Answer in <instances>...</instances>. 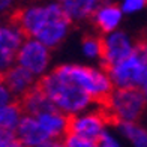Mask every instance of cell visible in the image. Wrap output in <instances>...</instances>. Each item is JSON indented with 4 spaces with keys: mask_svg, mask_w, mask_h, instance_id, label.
Masks as SVG:
<instances>
[{
    "mask_svg": "<svg viewBox=\"0 0 147 147\" xmlns=\"http://www.w3.org/2000/svg\"><path fill=\"white\" fill-rule=\"evenodd\" d=\"M12 21L21 29L24 36L35 38L48 48H56L68 36L72 20L60 3H48L18 11Z\"/></svg>",
    "mask_w": 147,
    "mask_h": 147,
    "instance_id": "cell-1",
    "label": "cell"
},
{
    "mask_svg": "<svg viewBox=\"0 0 147 147\" xmlns=\"http://www.w3.org/2000/svg\"><path fill=\"white\" fill-rule=\"evenodd\" d=\"M38 86L45 92L56 108L68 116L86 111L93 102L89 93L59 68L42 75Z\"/></svg>",
    "mask_w": 147,
    "mask_h": 147,
    "instance_id": "cell-2",
    "label": "cell"
},
{
    "mask_svg": "<svg viewBox=\"0 0 147 147\" xmlns=\"http://www.w3.org/2000/svg\"><path fill=\"white\" fill-rule=\"evenodd\" d=\"M147 99L138 87H114L104 104L99 105L108 123L137 122L146 110Z\"/></svg>",
    "mask_w": 147,
    "mask_h": 147,
    "instance_id": "cell-3",
    "label": "cell"
},
{
    "mask_svg": "<svg viewBox=\"0 0 147 147\" xmlns=\"http://www.w3.org/2000/svg\"><path fill=\"white\" fill-rule=\"evenodd\" d=\"M57 68L81 86L90 95L92 101L98 105L104 104L114 89V84L107 71L83 65H60Z\"/></svg>",
    "mask_w": 147,
    "mask_h": 147,
    "instance_id": "cell-4",
    "label": "cell"
},
{
    "mask_svg": "<svg viewBox=\"0 0 147 147\" xmlns=\"http://www.w3.org/2000/svg\"><path fill=\"white\" fill-rule=\"evenodd\" d=\"M147 66V39L138 41L128 57L114 63L107 72L114 87H138L141 75Z\"/></svg>",
    "mask_w": 147,
    "mask_h": 147,
    "instance_id": "cell-5",
    "label": "cell"
},
{
    "mask_svg": "<svg viewBox=\"0 0 147 147\" xmlns=\"http://www.w3.org/2000/svg\"><path fill=\"white\" fill-rule=\"evenodd\" d=\"M50 48L35 38H29L23 41L17 53V63L30 71L35 77L45 75L50 66Z\"/></svg>",
    "mask_w": 147,
    "mask_h": 147,
    "instance_id": "cell-6",
    "label": "cell"
},
{
    "mask_svg": "<svg viewBox=\"0 0 147 147\" xmlns=\"http://www.w3.org/2000/svg\"><path fill=\"white\" fill-rule=\"evenodd\" d=\"M108 123L105 114L99 108L92 113H78V114L69 116L68 132L81 135L90 140H99V137L105 132V126Z\"/></svg>",
    "mask_w": 147,
    "mask_h": 147,
    "instance_id": "cell-7",
    "label": "cell"
},
{
    "mask_svg": "<svg viewBox=\"0 0 147 147\" xmlns=\"http://www.w3.org/2000/svg\"><path fill=\"white\" fill-rule=\"evenodd\" d=\"M132 39L126 35L125 32H110L107 33V36L102 38V65L107 68H110L114 63L120 62L122 59L128 57L131 51L134 50Z\"/></svg>",
    "mask_w": 147,
    "mask_h": 147,
    "instance_id": "cell-8",
    "label": "cell"
},
{
    "mask_svg": "<svg viewBox=\"0 0 147 147\" xmlns=\"http://www.w3.org/2000/svg\"><path fill=\"white\" fill-rule=\"evenodd\" d=\"M23 41L24 33L17 24L0 26V68L3 71L12 66Z\"/></svg>",
    "mask_w": 147,
    "mask_h": 147,
    "instance_id": "cell-9",
    "label": "cell"
},
{
    "mask_svg": "<svg viewBox=\"0 0 147 147\" xmlns=\"http://www.w3.org/2000/svg\"><path fill=\"white\" fill-rule=\"evenodd\" d=\"M2 81L9 89L12 96L21 98L24 93H27L35 86V75L17 63L15 66H9L3 72Z\"/></svg>",
    "mask_w": 147,
    "mask_h": 147,
    "instance_id": "cell-10",
    "label": "cell"
},
{
    "mask_svg": "<svg viewBox=\"0 0 147 147\" xmlns=\"http://www.w3.org/2000/svg\"><path fill=\"white\" fill-rule=\"evenodd\" d=\"M15 137L20 141H23L27 147H36L41 143L50 140V135L42 128V125L39 123L38 117L30 114L23 116L21 122L18 123L15 129Z\"/></svg>",
    "mask_w": 147,
    "mask_h": 147,
    "instance_id": "cell-11",
    "label": "cell"
},
{
    "mask_svg": "<svg viewBox=\"0 0 147 147\" xmlns=\"http://www.w3.org/2000/svg\"><path fill=\"white\" fill-rule=\"evenodd\" d=\"M20 104L23 107V111L30 116H38L50 110H57L39 86H33L27 93H24L20 98Z\"/></svg>",
    "mask_w": 147,
    "mask_h": 147,
    "instance_id": "cell-12",
    "label": "cell"
},
{
    "mask_svg": "<svg viewBox=\"0 0 147 147\" xmlns=\"http://www.w3.org/2000/svg\"><path fill=\"white\" fill-rule=\"evenodd\" d=\"M123 11L117 5L104 3L99 5L98 9L93 12V23L102 33H110L117 30L120 21H122Z\"/></svg>",
    "mask_w": 147,
    "mask_h": 147,
    "instance_id": "cell-13",
    "label": "cell"
},
{
    "mask_svg": "<svg viewBox=\"0 0 147 147\" xmlns=\"http://www.w3.org/2000/svg\"><path fill=\"white\" fill-rule=\"evenodd\" d=\"M42 128L47 131L50 138H60L62 135L68 134V123H69V116L65 114L60 110H50L41 113L36 116Z\"/></svg>",
    "mask_w": 147,
    "mask_h": 147,
    "instance_id": "cell-14",
    "label": "cell"
},
{
    "mask_svg": "<svg viewBox=\"0 0 147 147\" xmlns=\"http://www.w3.org/2000/svg\"><path fill=\"white\" fill-rule=\"evenodd\" d=\"M102 2L105 0H59V3L71 17V20H77V21L92 17L98 6L102 5Z\"/></svg>",
    "mask_w": 147,
    "mask_h": 147,
    "instance_id": "cell-15",
    "label": "cell"
},
{
    "mask_svg": "<svg viewBox=\"0 0 147 147\" xmlns=\"http://www.w3.org/2000/svg\"><path fill=\"white\" fill-rule=\"evenodd\" d=\"M24 116L23 107L20 102H8L6 105L0 107V128L15 132L18 123L21 122Z\"/></svg>",
    "mask_w": 147,
    "mask_h": 147,
    "instance_id": "cell-16",
    "label": "cell"
},
{
    "mask_svg": "<svg viewBox=\"0 0 147 147\" xmlns=\"http://www.w3.org/2000/svg\"><path fill=\"white\" fill-rule=\"evenodd\" d=\"M120 132L132 143L134 147H147V129L137 122H120L117 123Z\"/></svg>",
    "mask_w": 147,
    "mask_h": 147,
    "instance_id": "cell-17",
    "label": "cell"
},
{
    "mask_svg": "<svg viewBox=\"0 0 147 147\" xmlns=\"http://www.w3.org/2000/svg\"><path fill=\"white\" fill-rule=\"evenodd\" d=\"M83 53L89 59H101L102 57V38L86 36L83 39Z\"/></svg>",
    "mask_w": 147,
    "mask_h": 147,
    "instance_id": "cell-18",
    "label": "cell"
},
{
    "mask_svg": "<svg viewBox=\"0 0 147 147\" xmlns=\"http://www.w3.org/2000/svg\"><path fill=\"white\" fill-rule=\"evenodd\" d=\"M65 147H99L96 140H90L81 135H75V134H66V138L63 141Z\"/></svg>",
    "mask_w": 147,
    "mask_h": 147,
    "instance_id": "cell-19",
    "label": "cell"
},
{
    "mask_svg": "<svg viewBox=\"0 0 147 147\" xmlns=\"http://www.w3.org/2000/svg\"><path fill=\"white\" fill-rule=\"evenodd\" d=\"M144 6H147V0H123L122 11L125 14H134L137 11H141Z\"/></svg>",
    "mask_w": 147,
    "mask_h": 147,
    "instance_id": "cell-20",
    "label": "cell"
},
{
    "mask_svg": "<svg viewBox=\"0 0 147 147\" xmlns=\"http://www.w3.org/2000/svg\"><path fill=\"white\" fill-rule=\"evenodd\" d=\"M98 144H99V147H120V143L117 141V138L113 137L111 134H108L107 131L99 137Z\"/></svg>",
    "mask_w": 147,
    "mask_h": 147,
    "instance_id": "cell-21",
    "label": "cell"
},
{
    "mask_svg": "<svg viewBox=\"0 0 147 147\" xmlns=\"http://www.w3.org/2000/svg\"><path fill=\"white\" fill-rule=\"evenodd\" d=\"M12 101V93L9 92V89L5 86L3 81H0V107L6 105L8 102Z\"/></svg>",
    "mask_w": 147,
    "mask_h": 147,
    "instance_id": "cell-22",
    "label": "cell"
},
{
    "mask_svg": "<svg viewBox=\"0 0 147 147\" xmlns=\"http://www.w3.org/2000/svg\"><path fill=\"white\" fill-rule=\"evenodd\" d=\"M0 147H27V146H26L23 141H20L17 137H12V138L6 140L5 143L0 144Z\"/></svg>",
    "mask_w": 147,
    "mask_h": 147,
    "instance_id": "cell-23",
    "label": "cell"
},
{
    "mask_svg": "<svg viewBox=\"0 0 147 147\" xmlns=\"http://www.w3.org/2000/svg\"><path fill=\"white\" fill-rule=\"evenodd\" d=\"M36 147H65V144L62 141H59V138H50V140H47V141L41 143L39 146Z\"/></svg>",
    "mask_w": 147,
    "mask_h": 147,
    "instance_id": "cell-24",
    "label": "cell"
},
{
    "mask_svg": "<svg viewBox=\"0 0 147 147\" xmlns=\"http://www.w3.org/2000/svg\"><path fill=\"white\" fill-rule=\"evenodd\" d=\"M138 89L144 93V96H146V99H147V66H146V69H144L143 75H141V80H140Z\"/></svg>",
    "mask_w": 147,
    "mask_h": 147,
    "instance_id": "cell-25",
    "label": "cell"
},
{
    "mask_svg": "<svg viewBox=\"0 0 147 147\" xmlns=\"http://www.w3.org/2000/svg\"><path fill=\"white\" fill-rule=\"evenodd\" d=\"M12 137H15V132H11V131H6V129H2L0 128V144L5 143L6 140H9Z\"/></svg>",
    "mask_w": 147,
    "mask_h": 147,
    "instance_id": "cell-26",
    "label": "cell"
},
{
    "mask_svg": "<svg viewBox=\"0 0 147 147\" xmlns=\"http://www.w3.org/2000/svg\"><path fill=\"white\" fill-rule=\"evenodd\" d=\"M11 5H12V0H0V11L8 9Z\"/></svg>",
    "mask_w": 147,
    "mask_h": 147,
    "instance_id": "cell-27",
    "label": "cell"
},
{
    "mask_svg": "<svg viewBox=\"0 0 147 147\" xmlns=\"http://www.w3.org/2000/svg\"><path fill=\"white\" fill-rule=\"evenodd\" d=\"M3 72H5V71L0 68V81H2V78H3Z\"/></svg>",
    "mask_w": 147,
    "mask_h": 147,
    "instance_id": "cell-28",
    "label": "cell"
}]
</instances>
